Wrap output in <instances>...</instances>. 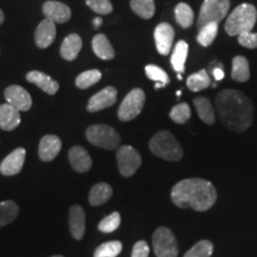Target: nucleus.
Masks as SVG:
<instances>
[{"mask_svg":"<svg viewBox=\"0 0 257 257\" xmlns=\"http://www.w3.org/2000/svg\"><path fill=\"white\" fill-rule=\"evenodd\" d=\"M212 74H213L214 79H216V81H219V80H221L224 78V70H223V67L220 66L217 67V68L213 69V72H212Z\"/></svg>","mask_w":257,"mask_h":257,"instance_id":"obj_41","label":"nucleus"},{"mask_svg":"<svg viewBox=\"0 0 257 257\" xmlns=\"http://www.w3.org/2000/svg\"><path fill=\"white\" fill-rule=\"evenodd\" d=\"M120 225V214L118 212H113L110 216L105 217L100 223L98 225V229L101 231V232L110 233L113 232L119 227Z\"/></svg>","mask_w":257,"mask_h":257,"instance_id":"obj_36","label":"nucleus"},{"mask_svg":"<svg viewBox=\"0 0 257 257\" xmlns=\"http://www.w3.org/2000/svg\"><path fill=\"white\" fill-rule=\"evenodd\" d=\"M257 21V10L251 4L237 6L229 15L225 23V31L229 36H239L244 32H250Z\"/></svg>","mask_w":257,"mask_h":257,"instance_id":"obj_3","label":"nucleus"},{"mask_svg":"<svg viewBox=\"0 0 257 257\" xmlns=\"http://www.w3.org/2000/svg\"><path fill=\"white\" fill-rule=\"evenodd\" d=\"M86 137L93 146L107 150L117 149L120 143V136L117 130L105 124L91 125L86 130Z\"/></svg>","mask_w":257,"mask_h":257,"instance_id":"obj_5","label":"nucleus"},{"mask_svg":"<svg viewBox=\"0 0 257 257\" xmlns=\"http://www.w3.org/2000/svg\"><path fill=\"white\" fill-rule=\"evenodd\" d=\"M146 102V94L141 88H135L125 96L118 110V118L121 121L135 119L143 110Z\"/></svg>","mask_w":257,"mask_h":257,"instance_id":"obj_8","label":"nucleus"},{"mask_svg":"<svg viewBox=\"0 0 257 257\" xmlns=\"http://www.w3.org/2000/svg\"><path fill=\"white\" fill-rule=\"evenodd\" d=\"M191 108H189L188 104L186 102H181V104H178L170 111L169 117L174 123L176 124H184L187 121L189 118H191Z\"/></svg>","mask_w":257,"mask_h":257,"instance_id":"obj_35","label":"nucleus"},{"mask_svg":"<svg viewBox=\"0 0 257 257\" xmlns=\"http://www.w3.org/2000/svg\"><path fill=\"white\" fill-rule=\"evenodd\" d=\"M101 79V72L98 69H91L87 72H83L75 80L76 87L80 89L89 88L91 86L95 85L96 82L100 81Z\"/></svg>","mask_w":257,"mask_h":257,"instance_id":"obj_32","label":"nucleus"},{"mask_svg":"<svg viewBox=\"0 0 257 257\" xmlns=\"http://www.w3.org/2000/svg\"><path fill=\"white\" fill-rule=\"evenodd\" d=\"M21 111L10 104L0 105V128L12 131L21 124Z\"/></svg>","mask_w":257,"mask_h":257,"instance_id":"obj_20","label":"nucleus"},{"mask_svg":"<svg viewBox=\"0 0 257 257\" xmlns=\"http://www.w3.org/2000/svg\"><path fill=\"white\" fill-rule=\"evenodd\" d=\"M149 148L154 155L169 162H178L184 156V150L174 135L169 131H159L150 140Z\"/></svg>","mask_w":257,"mask_h":257,"instance_id":"obj_4","label":"nucleus"},{"mask_svg":"<svg viewBox=\"0 0 257 257\" xmlns=\"http://www.w3.org/2000/svg\"><path fill=\"white\" fill-rule=\"evenodd\" d=\"M218 25L219 24L216 23V22H212V23H208L199 29L197 41L200 46L210 47L213 43L218 34Z\"/></svg>","mask_w":257,"mask_h":257,"instance_id":"obj_31","label":"nucleus"},{"mask_svg":"<svg viewBox=\"0 0 257 257\" xmlns=\"http://www.w3.org/2000/svg\"><path fill=\"white\" fill-rule=\"evenodd\" d=\"M170 198L176 206L202 212L213 206L217 200V191L207 180L185 179L173 187Z\"/></svg>","mask_w":257,"mask_h":257,"instance_id":"obj_2","label":"nucleus"},{"mask_svg":"<svg viewBox=\"0 0 257 257\" xmlns=\"http://www.w3.org/2000/svg\"><path fill=\"white\" fill-rule=\"evenodd\" d=\"M153 248L157 257H178L179 246L174 233L168 227L161 226L153 234Z\"/></svg>","mask_w":257,"mask_h":257,"instance_id":"obj_7","label":"nucleus"},{"mask_svg":"<svg viewBox=\"0 0 257 257\" xmlns=\"http://www.w3.org/2000/svg\"><path fill=\"white\" fill-rule=\"evenodd\" d=\"M175 19L181 28H191L193 22H194V14H193L191 6L185 4V3H180V4L176 5Z\"/></svg>","mask_w":257,"mask_h":257,"instance_id":"obj_30","label":"nucleus"},{"mask_svg":"<svg viewBox=\"0 0 257 257\" xmlns=\"http://www.w3.org/2000/svg\"><path fill=\"white\" fill-rule=\"evenodd\" d=\"M5 99L18 111H29L31 108L32 99L27 89L18 85H12L5 89Z\"/></svg>","mask_w":257,"mask_h":257,"instance_id":"obj_10","label":"nucleus"},{"mask_svg":"<svg viewBox=\"0 0 257 257\" xmlns=\"http://www.w3.org/2000/svg\"><path fill=\"white\" fill-rule=\"evenodd\" d=\"M86 4L98 15H110L113 11L110 0H86Z\"/></svg>","mask_w":257,"mask_h":257,"instance_id":"obj_38","label":"nucleus"},{"mask_svg":"<svg viewBox=\"0 0 257 257\" xmlns=\"http://www.w3.org/2000/svg\"><path fill=\"white\" fill-rule=\"evenodd\" d=\"M27 80L29 82L36 85L38 88H41L42 91L48 93V94L54 95L59 91L60 85L59 82L55 81L54 79H51L47 74L38 72V70H32V72L27 74Z\"/></svg>","mask_w":257,"mask_h":257,"instance_id":"obj_19","label":"nucleus"},{"mask_svg":"<svg viewBox=\"0 0 257 257\" xmlns=\"http://www.w3.org/2000/svg\"><path fill=\"white\" fill-rule=\"evenodd\" d=\"M4 19H5V17H4V12H3L2 10H0V25L4 23Z\"/></svg>","mask_w":257,"mask_h":257,"instance_id":"obj_43","label":"nucleus"},{"mask_svg":"<svg viewBox=\"0 0 257 257\" xmlns=\"http://www.w3.org/2000/svg\"><path fill=\"white\" fill-rule=\"evenodd\" d=\"M146 74L150 80L163 83L165 86L167 83H169L168 74H167L162 68H160V67L157 66H154V64H148L146 67Z\"/></svg>","mask_w":257,"mask_h":257,"instance_id":"obj_37","label":"nucleus"},{"mask_svg":"<svg viewBox=\"0 0 257 257\" xmlns=\"http://www.w3.org/2000/svg\"><path fill=\"white\" fill-rule=\"evenodd\" d=\"M123 244L119 240H111L99 245L94 251V257H117L119 255Z\"/></svg>","mask_w":257,"mask_h":257,"instance_id":"obj_33","label":"nucleus"},{"mask_svg":"<svg viewBox=\"0 0 257 257\" xmlns=\"http://www.w3.org/2000/svg\"><path fill=\"white\" fill-rule=\"evenodd\" d=\"M216 107L221 123L233 133H244L251 126L253 104L240 91H221L216 98Z\"/></svg>","mask_w":257,"mask_h":257,"instance_id":"obj_1","label":"nucleus"},{"mask_svg":"<svg viewBox=\"0 0 257 257\" xmlns=\"http://www.w3.org/2000/svg\"><path fill=\"white\" fill-rule=\"evenodd\" d=\"M231 78H232L234 81H238V82H246L250 79L249 62L244 56L233 57Z\"/></svg>","mask_w":257,"mask_h":257,"instance_id":"obj_26","label":"nucleus"},{"mask_svg":"<svg viewBox=\"0 0 257 257\" xmlns=\"http://www.w3.org/2000/svg\"><path fill=\"white\" fill-rule=\"evenodd\" d=\"M82 48V40L79 35L70 34L64 38L61 46V56L67 61H74L78 57Z\"/></svg>","mask_w":257,"mask_h":257,"instance_id":"obj_21","label":"nucleus"},{"mask_svg":"<svg viewBox=\"0 0 257 257\" xmlns=\"http://www.w3.org/2000/svg\"><path fill=\"white\" fill-rule=\"evenodd\" d=\"M188 55V44L185 41H179L176 43L172 53V59H170V63H172L173 68L175 72L179 74H182L185 72V64L186 60H187Z\"/></svg>","mask_w":257,"mask_h":257,"instance_id":"obj_25","label":"nucleus"},{"mask_svg":"<svg viewBox=\"0 0 257 257\" xmlns=\"http://www.w3.org/2000/svg\"><path fill=\"white\" fill-rule=\"evenodd\" d=\"M130 6L135 14L143 19H150L155 15L154 0H131Z\"/></svg>","mask_w":257,"mask_h":257,"instance_id":"obj_29","label":"nucleus"},{"mask_svg":"<svg viewBox=\"0 0 257 257\" xmlns=\"http://www.w3.org/2000/svg\"><path fill=\"white\" fill-rule=\"evenodd\" d=\"M211 78L206 69H201L199 72L192 74L187 79V87L192 92H200L210 87Z\"/></svg>","mask_w":257,"mask_h":257,"instance_id":"obj_27","label":"nucleus"},{"mask_svg":"<svg viewBox=\"0 0 257 257\" xmlns=\"http://www.w3.org/2000/svg\"><path fill=\"white\" fill-rule=\"evenodd\" d=\"M175 32L173 27L168 23H161L156 27L154 37H155L156 49L161 55H168L172 50Z\"/></svg>","mask_w":257,"mask_h":257,"instance_id":"obj_12","label":"nucleus"},{"mask_svg":"<svg viewBox=\"0 0 257 257\" xmlns=\"http://www.w3.org/2000/svg\"><path fill=\"white\" fill-rule=\"evenodd\" d=\"M69 162L72 168L78 173H86L91 169L92 159L87 150L82 147H73L68 153Z\"/></svg>","mask_w":257,"mask_h":257,"instance_id":"obj_18","label":"nucleus"},{"mask_svg":"<svg viewBox=\"0 0 257 257\" xmlns=\"http://www.w3.org/2000/svg\"><path fill=\"white\" fill-rule=\"evenodd\" d=\"M62 148V142L55 135H47L41 140L38 147V155L43 162H50L59 155Z\"/></svg>","mask_w":257,"mask_h":257,"instance_id":"obj_15","label":"nucleus"},{"mask_svg":"<svg viewBox=\"0 0 257 257\" xmlns=\"http://www.w3.org/2000/svg\"><path fill=\"white\" fill-rule=\"evenodd\" d=\"M238 43L242 47L248 49H256L257 48V34L256 32H244L238 36Z\"/></svg>","mask_w":257,"mask_h":257,"instance_id":"obj_39","label":"nucleus"},{"mask_svg":"<svg viewBox=\"0 0 257 257\" xmlns=\"http://www.w3.org/2000/svg\"><path fill=\"white\" fill-rule=\"evenodd\" d=\"M93 51L99 59L101 60H112L114 57V49L105 35H95L92 41Z\"/></svg>","mask_w":257,"mask_h":257,"instance_id":"obj_23","label":"nucleus"},{"mask_svg":"<svg viewBox=\"0 0 257 257\" xmlns=\"http://www.w3.org/2000/svg\"><path fill=\"white\" fill-rule=\"evenodd\" d=\"M56 37V24L50 19H43L35 32V42L41 49L50 47Z\"/></svg>","mask_w":257,"mask_h":257,"instance_id":"obj_16","label":"nucleus"},{"mask_svg":"<svg viewBox=\"0 0 257 257\" xmlns=\"http://www.w3.org/2000/svg\"><path fill=\"white\" fill-rule=\"evenodd\" d=\"M43 14L47 19H50L55 24H63L70 19L72 11L63 3L49 0L43 5Z\"/></svg>","mask_w":257,"mask_h":257,"instance_id":"obj_14","label":"nucleus"},{"mask_svg":"<svg viewBox=\"0 0 257 257\" xmlns=\"http://www.w3.org/2000/svg\"><path fill=\"white\" fill-rule=\"evenodd\" d=\"M117 162L120 174L128 178L133 176L142 165V157L135 148L123 146L117 150Z\"/></svg>","mask_w":257,"mask_h":257,"instance_id":"obj_9","label":"nucleus"},{"mask_svg":"<svg viewBox=\"0 0 257 257\" xmlns=\"http://www.w3.org/2000/svg\"><path fill=\"white\" fill-rule=\"evenodd\" d=\"M51 257H63V256H61V255H55V256H51Z\"/></svg>","mask_w":257,"mask_h":257,"instance_id":"obj_44","label":"nucleus"},{"mask_svg":"<svg viewBox=\"0 0 257 257\" xmlns=\"http://www.w3.org/2000/svg\"><path fill=\"white\" fill-rule=\"evenodd\" d=\"M229 9L230 0H205L199 12L197 27L200 29L212 22L219 24L229 14Z\"/></svg>","mask_w":257,"mask_h":257,"instance_id":"obj_6","label":"nucleus"},{"mask_svg":"<svg viewBox=\"0 0 257 257\" xmlns=\"http://www.w3.org/2000/svg\"><path fill=\"white\" fill-rule=\"evenodd\" d=\"M193 102H194L195 110H197L199 118L207 125L214 124V121H216V112H214L211 101L207 98H205V96H197Z\"/></svg>","mask_w":257,"mask_h":257,"instance_id":"obj_24","label":"nucleus"},{"mask_svg":"<svg viewBox=\"0 0 257 257\" xmlns=\"http://www.w3.org/2000/svg\"><path fill=\"white\" fill-rule=\"evenodd\" d=\"M150 248L146 240H138L134 245L131 257H149Z\"/></svg>","mask_w":257,"mask_h":257,"instance_id":"obj_40","label":"nucleus"},{"mask_svg":"<svg viewBox=\"0 0 257 257\" xmlns=\"http://www.w3.org/2000/svg\"><path fill=\"white\" fill-rule=\"evenodd\" d=\"M25 155H27V153H25L24 148H18V149L14 150L3 160L2 165H0V173L5 176L19 174L24 166Z\"/></svg>","mask_w":257,"mask_h":257,"instance_id":"obj_13","label":"nucleus"},{"mask_svg":"<svg viewBox=\"0 0 257 257\" xmlns=\"http://www.w3.org/2000/svg\"><path fill=\"white\" fill-rule=\"evenodd\" d=\"M102 24V19L101 18H94V21H93V25H94V29H98L100 28V25Z\"/></svg>","mask_w":257,"mask_h":257,"instance_id":"obj_42","label":"nucleus"},{"mask_svg":"<svg viewBox=\"0 0 257 257\" xmlns=\"http://www.w3.org/2000/svg\"><path fill=\"white\" fill-rule=\"evenodd\" d=\"M19 213V207L15 201L6 200L0 202V227L11 224Z\"/></svg>","mask_w":257,"mask_h":257,"instance_id":"obj_28","label":"nucleus"},{"mask_svg":"<svg viewBox=\"0 0 257 257\" xmlns=\"http://www.w3.org/2000/svg\"><path fill=\"white\" fill-rule=\"evenodd\" d=\"M117 101V89L112 86H108V87H105L101 89L100 92H98L89 99L87 104V111L94 112L101 111L104 108L111 107L112 105L115 104Z\"/></svg>","mask_w":257,"mask_h":257,"instance_id":"obj_11","label":"nucleus"},{"mask_svg":"<svg viewBox=\"0 0 257 257\" xmlns=\"http://www.w3.org/2000/svg\"><path fill=\"white\" fill-rule=\"evenodd\" d=\"M112 194H113V189H112L110 185L105 184V182L96 184L89 191V204L92 206H100V205L105 204L106 201L110 200Z\"/></svg>","mask_w":257,"mask_h":257,"instance_id":"obj_22","label":"nucleus"},{"mask_svg":"<svg viewBox=\"0 0 257 257\" xmlns=\"http://www.w3.org/2000/svg\"><path fill=\"white\" fill-rule=\"evenodd\" d=\"M213 252V244L210 240L204 239L193 245L184 257H211Z\"/></svg>","mask_w":257,"mask_h":257,"instance_id":"obj_34","label":"nucleus"},{"mask_svg":"<svg viewBox=\"0 0 257 257\" xmlns=\"http://www.w3.org/2000/svg\"><path fill=\"white\" fill-rule=\"evenodd\" d=\"M86 216L85 211L79 205H74L69 210V230L73 238L80 240L85 234Z\"/></svg>","mask_w":257,"mask_h":257,"instance_id":"obj_17","label":"nucleus"}]
</instances>
